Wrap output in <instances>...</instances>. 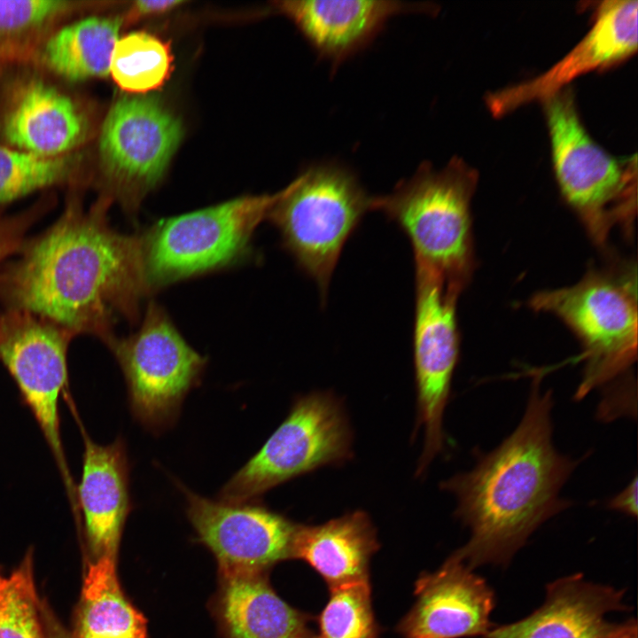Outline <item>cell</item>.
<instances>
[{
    "label": "cell",
    "mask_w": 638,
    "mask_h": 638,
    "mask_svg": "<svg viewBox=\"0 0 638 638\" xmlns=\"http://www.w3.org/2000/svg\"><path fill=\"white\" fill-rule=\"evenodd\" d=\"M316 638H378L369 580L331 588Z\"/></svg>",
    "instance_id": "cell-27"
},
{
    "label": "cell",
    "mask_w": 638,
    "mask_h": 638,
    "mask_svg": "<svg viewBox=\"0 0 638 638\" xmlns=\"http://www.w3.org/2000/svg\"><path fill=\"white\" fill-rule=\"evenodd\" d=\"M353 433L338 398L313 392L295 399L277 429L221 488L226 503L256 502L272 488L353 455Z\"/></svg>",
    "instance_id": "cell-8"
},
{
    "label": "cell",
    "mask_w": 638,
    "mask_h": 638,
    "mask_svg": "<svg viewBox=\"0 0 638 638\" xmlns=\"http://www.w3.org/2000/svg\"><path fill=\"white\" fill-rule=\"evenodd\" d=\"M415 595L416 603L398 626L403 638L485 636L493 626V590L454 554L419 577Z\"/></svg>",
    "instance_id": "cell-15"
},
{
    "label": "cell",
    "mask_w": 638,
    "mask_h": 638,
    "mask_svg": "<svg viewBox=\"0 0 638 638\" xmlns=\"http://www.w3.org/2000/svg\"><path fill=\"white\" fill-rule=\"evenodd\" d=\"M219 572L215 608L225 638H316L307 617L273 590L268 572Z\"/></svg>",
    "instance_id": "cell-20"
},
{
    "label": "cell",
    "mask_w": 638,
    "mask_h": 638,
    "mask_svg": "<svg viewBox=\"0 0 638 638\" xmlns=\"http://www.w3.org/2000/svg\"><path fill=\"white\" fill-rule=\"evenodd\" d=\"M31 567L27 556L9 577L0 574V638H44Z\"/></svg>",
    "instance_id": "cell-28"
},
{
    "label": "cell",
    "mask_w": 638,
    "mask_h": 638,
    "mask_svg": "<svg viewBox=\"0 0 638 638\" xmlns=\"http://www.w3.org/2000/svg\"><path fill=\"white\" fill-rule=\"evenodd\" d=\"M607 638H637V624L634 620L618 625Z\"/></svg>",
    "instance_id": "cell-32"
},
{
    "label": "cell",
    "mask_w": 638,
    "mask_h": 638,
    "mask_svg": "<svg viewBox=\"0 0 638 638\" xmlns=\"http://www.w3.org/2000/svg\"><path fill=\"white\" fill-rule=\"evenodd\" d=\"M461 292L440 276L415 268L416 428L423 427L424 433L416 475L422 474L444 447L443 415L459 358L456 303Z\"/></svg>",
    "instance_id": "cell-11"
},
{
    "label": "cell",
    "mask_w": 638,
    "mask_h": 638,
    "mask_svg": "<svg viewBox=\"0 0 638 638\" xmlns=\"http://www.w3.org/2000/svg\"><path fill=\"white\" fill-rule=\"evenodd\" d=\"M183 1L174 0H140L133 3L127 14L128 21H135L143 18L167 13L180 4Z\"/></svg>",
    "instance_id": "cell-30"
},
{
    "label": "cell",
    "mask_w": 638,
    "mask_h": 638,
    "mask_svg": "<svg viewBox=\"0 0 638 638\" xmlns=\"http://www.w3.org/2000/svg\"><path fill=\"white\" fill-rule=\"evenodd\" d=\"M623 590L571 575L548 585L543 604L517 622L492 626L486 638H607L618 626L606 616L623 611Z\"/></svg>",
    "instance_id": "cell-17"
},
{
    "label": "cell",
    "mask_w": 638,
    "mask_h": 638,
    "mask_svg": "<svg viewBox=\"0 0 638 638\" xmlns=\"http://www.w3.org/2000/svg\"><path fill=\"white\" fill-rule=\"evenodd\" d=\"M283 193L240 197L155 222L139 236L147 293L240 261Z\"/></svg>",
    "instance_id": "cell-7"
},
{
    "label": "cell",
    "mask_w": 638,
    "mask_h": 638,
    "mask_svg": "<svg viewBox=\"0 0 638 638\" xmlns=\"http://www.w3.org/2000/svg\"><path fill=\"white\" fill-rule=\"evenodd\" d=\"M79 8L80 3L65 0L0 1V53H31L43 35Z\"/></svg>",
    "instance_id": "cell-26"
},
{
    "label": "cell",
    "mask_w": 638,
    "mask_h": 638,
    "mask_svg": "<svg viewBox=\"0 0 638 638\" xmlns=\"http://www.w3.org/2000/svg\"><path fill=\"white\" fill-rule=\"evenodd\" d=\"M74 338L69 331L35 315L2 313L0 360L43 432L71 505L77 510L76 487L63 449L58 415V399L67 386V348Z\"/></svg>",
    "instance_id": "cell-12"
},
{
    "label": "cell",
    "mask_w": 638,
    "mask_h": 638,
    "mask_svg": "<svg viewBox=\"0 0 638 638\" xmlns=\"http://www.w3.org/2000/svg\"><path fill=\"white\" fill-rule=\"evenodd\" d=\"M477 171L453 157L441 169L424 161L393 191L374 196L372 211L395 222L420 268L463 290L474 269L471 201Z\"/></svg>",
    "instance_id": "cell-3"
},
{
    "label": "cell",
    "mask_w": 638,
    "mask_h": 638,
    "mask_svg": "<svg viewBox=\"0 0 638 638\" xmlns=\"http://www.w3.org/2000/svg\"><path fill=\"white\" fill-rule=\"evenodd\" d=\"M171 63L167 44L148 33L133 32L117 41L110 74L123 90L145 93L165 82Z\"/></svg>",
    "instance_id": "cell-25"
},
{
    "label": "cell",
    "mask_w": 638,
    "mask_h": 638,
    "mask_svg": "<svg viewBox=\"0 0 638 638\" xmlns=\"http://www.w3.org/2000/svg\"><path fill=\"white\" fill-rule=\"evenodd\" d=\"M536 374L516 429L475 466L440 483L457 502L455 516L471 530L454 553L470 568L503 563L541 524L572 502L560 491L581 459L560 454L553 444L552 390L541 392Z\"/></svg>",
    "instance_id": "cell-2"
},
{
    "label": "cell",
    "mask_w": 638,
    "mask_h": 638,
    "mask_svg": "<svg viewBox=\"0 0 638 638\" xmlns=\"http://www.w3.org/2000/svg\"><path fill=\"white\" fill-rule=\"evenodd\" d=\"M372 202L352 170L323 162L306 167L270 209L267 218L283 247L317 284L322 300L346 243L372 211Z\"/></svg>",
    "instance_id": "cell-6"
},
{
    "label": "cell",
    "mask_w": 638,
    "mask_h": 638,
    "mask_svg": "<svg viewBox=\"0 0 638 638\" xmlns=\"http://www.w3.org/2000/svg\"><path fill=\"white\" fill-rule=\"evenodd\" d=\"M542 103L554 171L564 198L597 245L604 246L616 230L630 237L637 212L636 156L617 159L591 138L571 88Z\"/></svg>",
    "instance_id": "cell-4"
},
{
    "label": "cell",
    "mask_w": 638,
    "mask_h": 638,
    "mask_svg": "<svg viewBox=\"0 0 638 638\" xmlns=\"http://www.w3.org/2000/svg\"><path fill=\"white\" fill-rule=\"evenodd\" d=\"M175 483L198 540L215 556L219 571L268 572L292 558L299 524L257 502L226 503Z\"/></svg>",
    "instance_id": "cell-13"
},
{
    "label": "cell",
    "mask_w": 638,
    "mask_h": 638,
    "mask_svg": "<svg viewBox=\"0 0 638 638\" xmlns=\"http://www.w3.org/2000/svg\"><path fill=\"white\" fill-rule=\"evenodd\" d=\"M121 23L117 17L92 16L68 24L44 40L38 58L71 82L107 76Z\"/></svg>",
    "instance_id": "cell-22"
},
{
    "label": "cell",
    "mask_w": 638,
    "mask_h": 638,
    "mask_svg": "<svg viewBox=\"0 0 638 638\" xmlns=\"http://www.w3.org/2000/svg\"><path fill=\"white\" fill-rule=\"evenodd\" d=\"M637 1L600 4L588 33L563 59L540 76L490 93L486 105L494 116L547 97L574 78L624 61L637 50Z\"/></svg>",
    "instance_id": "cell-14"
},
{
    "label": "cell",
    "mask_w": 638,
    "mask_h": 638,
    "mask_svg": "<svg viewBox=\"0 0 638 638\" xmlns=\"http://www.w3.org/2000/svg\"><path fill=\"white\" fill-rule=\"evenodd\" d=\"M637 485L635 475L624 489L608 501V508L635 518L638 514Z\"/></svg>",
    "instance_id": "cell-31"
},
{
    "label": "cell",
    "mask_w": 638,
    "mask_h": 638,
    "mask_svg": "<svg viewBox=\"0 0 638 638\" xmlns=\"http://www.w3.org/2000/svg\"><path fill=\"white\" fill-rule=\"evenodd\" d=\"M276 8L334 70L366 48L391 18L435 9L432 4L392 0H292L277 2Z\"/></svg>",
    "instance_id": "cell-16"
},
{
    "label": "cell",
    "mask_w": 638,
    "mask_h": 638,
    "mask_svg": "<svg viewBox=\"0 0 638 638\" xmlns=\"http://www.w3.org/2000/svg\"><path fill=\"white\" fill-rule=\"evenodd\" d=\"M105 345L123 373L135 420L155 435L173 426L185 397L201 382L206 358L187 343L153 301L135 333L114 336Z\"/></svg>",
    "instance_id": "cell-9"
},
{
    "label": "cell",
    "mask_w": 638,
    "mask_h": 638,
    "mask_svg": "<svg viewBox=\"0 0 638 638\" xmlns=\"http://www.w3.org/2000/svg\"><path fill=\"white\" fill-rule=\"evenodd\" d=\"M378 548L370 517L355 510L322 525H299L292 558L307 562L333 588L369 580V563Z\"/></svg>",
    "instance_id": "cell-21"
},
{
    "label": "cell",
    "mask_w": 638,
    "mask_h": 638,
    "mask_svg": "<svg viewBox=\"0 0 638 638\" xmlns=\"http://www.w3.org/2000/svg\"><path fill=\"white\" fill-rule=\"evenodd\" d=\"M84 452L76 487L87 540L96 558L115 556L125 521L131 511L129 461L125 440L108 445L93 441L82 427Z\"/></svg>",
    "instance_id": "cell-18"
},
{
    "label": "cell",
    "mask_w": 638,
    "mask_h": 638,
    "mask_svg": "<svg viewBox=\"0 0 638 638\" xmlns=\"http://www.w3.org/2000/svg\"><path fill=\"white\" fill-rule=\"evenodd\" d=\"M50 208V204L40 203L12 214L0 209V268L9 257L19 252L27 238L28 230Z\"/></svg>",
    "instance_id": "cell-29"
},
{
    "label": "cell",
    "mask_w": 638,
    "mask_h": 638,
    "mask_svg": "<svg viewBox=\"0 0 638 638\" xmlns=\"http://www.w3.org/2000/svg\"><path fill=\"white\" fill-rule=\"evenodd\" d=\"M183 137L177 117L156 97L124 96L109 110L99 137L106 198L129 214L161 180Z\"/></svg>",
    "instance_id": "cell-10"
},
{
    "label": "cell",
    "mask_w": 638,
    "mask_h": 638,
    "mask_svg": "<svg viewBox=\"0 0 638 638\" xmlns=\"http://www.w3.org/2000/svg\"><path fill=\"white\" fill-rule=\"evenodd\" d=\"M2 313H0V332H1Z\"/></svg>",
    "instance_id": "cell-34"
},
{
    "label": "cell",
    "mask_w": 638,
    "mask_h": 638,
    "mask_svg": "<svg viewBox=\"0 0 638 638\" xmlns=\"http://www.w3.org/2000/svg\"><path fill=\"white\" fill-rule=\"evenodd\" d=\"M529 306L557 316L580 341L584 368L576 400L623 376L636 361V271L630 262L589 269L574 284L537 292Z\"/></svg>",
    "instance_id": "cell-5"
},
{
    "label": "cell",
    "mask_w": 638,
    "mask_h": 638,
    "mask_svg": "<svg viewBox=\"0 0 638 638\" xmlns=\"http://www.w3.org/2000/svg\"><path fill=\"white\" fill-rule=\"evenodd\" d=\"M89 129L87 114L71 97L35 79L18 89L1 124L12 148L48 158L71 153Z\"/></svg>",
    "instance_id": "cell-19"
},
{
    "label": "cell",
    "mask_w": 638,
    "mask_h": 638,
    "mask_svg": "<svg viewBox=\"0 0 638 638\" xmlns=\"http://www.w3.org/2000/svg\"><path fill=\"white\" fill-rule=\"evenodd\" d=\"M112 201L85 209L77 197L0 268V302L105 344L118 317L136 322L144 284L141 241L109 222Z\"/></svg>",
    "instance_id": "cell-1"
},
{
    "label": "cell",
    "mask_w": 638,
    "mask_h": 638,
    "mask_svg": "<svg viewBox=\"0 0 638 638\" xmlns=\"http://www.w3.org/2000/svg\"><path fill=\"white\" fill-rule=\"evenodd\" d=\"M80 160L73 152L48 158L0 145V204L74 182Z\"/></svg>",
    "instance_id": "cell-24"
},
{
    "label": "cell",
    "mask_w": 638,
    "mask_h": 638,
    "mask_svg": "<svg viewBox=\"0 0 638 638\" xmlns=\"http://www.w3.org/2000/svg\"><path fill=\"white\" fill-rule=\"evenodd\" d=\"M115 556L96 559L86 574L78 619L79 638H146V620L126 598Z\"/></svg>",
    "instance_id": "cell-23"
},
{
    "label": "cell",
    "mask_w": 638,
    "mask_h": 638,
    "mask_svg": "<svg viewBox=\"0 0 638 638\" xmlns=\"http://www.w3.org/2000/svg\"><path fill=\"white\" fill-rule=\"evenodd\" d=\"M51 634V638H72L61 629L58 628L57 626H52Z\"/></svg>",
    "instance_id": "cell-33"
}]
</instances>
